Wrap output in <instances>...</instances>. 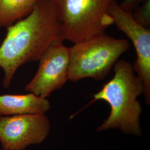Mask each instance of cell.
Listing matches in <instances>:
<instances>
[{"mask_svg": "<svg viewBox=\"0 0 150 150\" xmlns=\"http://www.w3.org/2000/svg\"><path fill=\"white\" fill-rule=\"evenodd\" d=\"M63 42L56 41L46 50L38 61V71L25 86V91L47 98L69 80L70 47Z\"/></svg>", "mask_w": 150, "mask_h": 150, "instance_id": "cell-5", "label": "cell"}, {"mask_svg": "<svg viewBox=\"0 0 150 150\" xmlns=\"http://www.w3.org/2000/svg\"><path fill=\"white\" fill-rule=\"evenodd\" d=\"M109 13L113 24L131 41L137 54L133 65L137 75L142 81L145 102L150 103V30L135 21L132 12L125 11L116 0L110 6Z\"/></svg>", "mask_w": 150, "mask_h": 150, "instance_id": "cell-7", "label": "cell"}, {"mask_svg": "<svg viewBox=\"0 0 150 150\" xmlns=\"http://www.w3.org/2000/svg\"><path fill=\"white\" fill-rule=\"evenodd\" d=\"M144 0H123L119 4L122 9L129 12H132L137 8Z\"/></svg>", "mask_w": 150, "mask_h": 150, "instance_id": "cell-11", "label": "cell"}, {"mask_svg": "<svg viewBox=\"0 0 150 150\" xmlns=\"http://www.w3.org/2000/svg\"><path fill=\"white\" fill-rule=\"evenodd\" d=\"M115 0H51L64 40L80 42L113 24L108 10Z\"/></svg>", "mask_w": 150, "mask_h": 150, "instance_id": "cell-3", "label": "cell"}, {"mask_svg": "<svg viewBox=\"0 0 150 150\" xmlns=\"http://www.w3.org/2000/svg\"><path fill=\"white\" fill-rule=\"evenodd\" d=\"M129 48L127 40L105 33L74 43L70 47L69 80L76 82L85 78L103 80Z\"/></svg>", "mask_w": 150, "mask_h": 150, "instance_id": "cell-4", "label": "cell"}, {"mask_svg": "<svg viewBox=\"0 0 150 150\" xmlns=\"http://www.w3.org/2000/svg\"><path fill=\"white\" fill-rule=\"evenodd\" d=\"M132 16L139 24L148 28L150 22V0H146L144 4L136 8L132 12Z\"/></svg>", "mask_w": 150, "mask_h": 150, "instance_id": "cell-10", "label": "cell"}, {"mask_svg": "<svg viewBox=\"0 0 150 150\" xmlns=\"http://www.w3.org/2000/svg\"><path fill=\"white\" fill-rule=\"evenodd\" d=\"M40 0H0V28L9 27L29 15Z\"/></svg>", "mask_w": 150, "mask_h": 150, "instance_id": "cell-9", "label": "cell"}, {"mask_svg": "<svg viewBox=\"0 0 150 150\" xmlns=\"http://www.w3.org/2000/svg\"><path fill=\"white\" fill-rule=\"evenodd\" d=\"M12 150L10 149H4V148H2V150Z\"/></svg>", "mask_w": 150, "mask_h": 150, "instance_id": "cell-12", "label": "cell"}, {"mask_svg": "<svg viewBox=\"0 0 150 150\" xmlns=\"http://www.w3.org/2000/svg\"><path fill=\"white\" fill-rule=\"evenodd\" d=\"M113 70L112 79L93 95V101L103 100L111 107L110 115L97 127V132L119 129L125 134L139 137L142 135L140 116L142 108L137 98L144 92L142 81L136 74L133 64L126 60H118Z\"/></svg>", "mask_w": 150, "mask_h": 150, "instance_id": "cell-2", "label": "cell"}, {"mask_svg": "<svg viewBox=\"0 0 150 150\" xmlns=\"http://www.w3.org/2000/svg\"><path fill=\"white\" fill-rule=\"evenodd\" d=\"M6 28L0 46V67L7 88L21 66L39 61L50 45L64 40L51 0H40L29 15Z\"/></svg>", "mask_w": 150, "mask_h": 150, "instance_id": "cell-1", "label": "cell"}, {"mask_svg": "<svg viewBox=\"0 0 150 150\" xmlns=\"http://www.w3.org/2000/svg\"><path fill=\"white\" fill-rule=\"evenodd\" d=\"M50 108L51 104L47 98L38 96L32 93L0 95V117L46 113Z\"/></svg>", "mask_w": 150, "mask_h": 150, "instance_id": "cell-8", "label": "cell"}, {"mask_svg": "<svg viewBox=\"0 0 150 150\" xmlns=\"http://www.w3.org/2000/svg\"><path fill=\"white\" fill-rule=\"evenodd\" d=\"M51 123L45 113L0 117V144L2 148L24 150L46 139Z\"/></svg>", "mask_w": 150, "mask_h": 150, "instance_id": "cell-6", "label": "cell"}]
</instances>
